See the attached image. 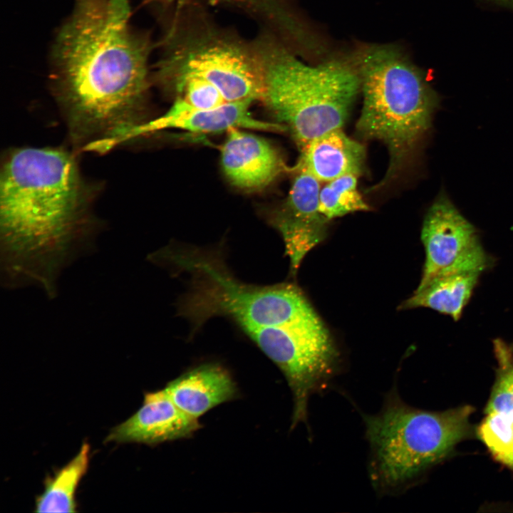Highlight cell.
Segmentation results:
<instances>
[{
  "mask_svg": "<svg viewBox=\"0 0 513 513\" xmlns=\"http://www.w3.org/2000/svg\"><path fill=\"white\" fill-rule=\"evenodd\" d=\"M130 17L129 0H75L53 45V88L87 148L116 145L142 123L151 46Z\"/></svg>",
  "mask_w": 513,
  "mask_h": 513,
  "instance_id": "obj_1",
  "label": "cell"
},
{
  "mask_svg": "<svg viewBox=\"0 0 513 513\" xmlns=\"http://www.w3.org/2000/svg\"><path fill=\"white\" fill-rule=\"evenodd\" d=\"M84 183L73 157L56 148L11 151L0 174L4 285L56 296L62 270L92 245Z\"/></svg>",
  "mask_w": 513,
  "mask_h": 513,
  "instance_id": "obj_2",
  "label": "cell"
},
{
  "mask_svg": "<svg viewBox=\"0 0 513 513\" xmlns=\"http://www.w3.org/2000/svg\"><path fill=\"white\" fill-rule=\"evenodd\" d=\"M252 43L262 70V101L301 151L314 138L343 126L361 88L353 55L309 66L272 33Z\"/></svg>",
  "mask_w": 513,
  "mask_h": 513,
  "instance_id": "obj_3",
  "label": "cell"
},
{
  "mask_svg": "<svg viewBox=\"0 0 513 513\" xmlns=\"http://www.w3.org/2000/svg\"><path fill=\"white\" fill-rule=\"evenodd\" d=\"M353 56L361 78L363 107L356 123L364 139L382 142L389 153L380 188L397 177L431 125L438 97L422 71L398 46H359Z\"/></svg>",
  "mask_w": 513,
  "mask_h": 513,
  "instance_id": "obj_4",
  "label": "cell"
},
{
  "mask_svg": "<svg viewBox=\"0 0 513 513\" xmlns=\"http://www.w3.org/2000/svg\"><path fill=\"white\" fill-rule=\"evenodd\" d=\"M470 406L434 412L412 408L389 394L382 410L364 415L370 477L383 494L405 490L470 433Z\"/></svg>",
  "mask_w": 513,
  "mask_h": 513,
  "instance_id": "obj_5",
  "label": "cell"
},
{
  "mask_svg": "<svg viewBox=\"0 0 513 513\" xmlns=\"http://www.w3.org/2000/svg\"><path fill=\"white\" fill-rule=\"evenodd\" d=\"M157 77L164 84L197 78L227 102L263 100L262 70L253 43L205 21L175 18L163 41Z\"/></svg>",
  "mask_w": 513,
  "mask_h": 513,
  "instance_id": "obj_6",
  "label": "cell"
},
{
  "mask_svg": "<svg viewBox=\"0 0 513 513\" xmlns=\"http://www.w3.org/2000/svg\"><path fill=\"white\" fill-rule=\"evenodd\" d=\"M421 240L425 261L418 287L440 275L482 274L489 266L490 259L480 242L475 228L443 194L435 200L425 215Z\"/></svg>",
  "mask_w": 513,
  "mask_h": 513,
  "instance_id": "obj_7",
  "label": "cell"
},
{
  "mask_svg": "<svg viewBox=\"0 0 513 513\" xmlns=\"http://www.w3.org/2000/svg\"><path fill=\"white\" fill-rule=\"evenodd\" d=\"M286 201L270 216V223L284 241L292 275L306 255L326 237L329 221L319 209V182L297 167Z\"/></svg>",
  "mask_w": 513,
  "mask_h": 513,
  "instance_id": "obj_8",
  "label": "cell"
},
{
  "mask_svg": "<svg viewBox=\"0 0 513 513\" xmlns=\"http://www.w3.org/2000/svg\"><path fill=\"white\" fill-rule=\"evenodd\" d=\"M252 102L249 100L227 102L214 109H202L177 97L167 112L133 128L127 135L126 140L165 129H180L198 133L227 132L232 128L271 132L287 130L286 127L281 123L254 118L249 112Z\"/></svg>",
  "mask_w": 513,
  "mask_h": 513,
  "instance_id": "obj_9",
  "label": "cell"
},
{
  "mask_svg": "<svg viewBox=\"0 0 513 513\" xmlns=\"http://www.w3.org/2000/svg\"><path fill=\"white\" fill-rule=\"evenodd\" d=\"M200 428L199 420L180 409L162 389L146 393L142 406L113 428L105 441L157 445L189 438Z\"/></svg>",
  "mask_w": 513,
  "mask_h": 513,
  "instance_id": "obj_10",
  "label": "cell"
},
{
  "mask_svg": "<svg viewBox=\"0 0 513 513\" xmlns=\"http://www.w3.org/2000/svg\"><path fill=\"white\" fill-rule=\"evenodd\" d=\"M232 128L221 147L224 175L234 186L258 190L269 185L285 170L276 150L266 140Z\"/></svg>",
  "mask_w": 513,
  "mask_h": 513,
  "instance_id": "obj_11",
  "label": "cell"
},
{
  "mask_svg": "<svg viewBox=\"0 0 513 513\" xmlns=\"http://www.w3.org/2000/svg\"><path fill=\"white\" fill-rule=\"evenodd\" d=\"M163 389L180 409L197 419L233 400L238 393L229 372L214 363L192 368L170 381Z\"/></svg>",
  "mask_w": 513,
  "mask_h": 513,
  "instance_id": "obj_12",
  "label": "cell"
},
{
  "mask_svg": "<svg viewBox=\"0 0 513 513\" xmlns=\"http://www.w3.org/2000/svg\"><path fill=\"white\" fill-rule=\"evenodd\" d=\"M301 154L297 167L318 182H328L347 175L358 177L364 170V146L348 137L341 128L314 138Z\"/></svg>",
  "mask_w": 513,
  "mask_h": 513,
  "instance_id": "obj_13",
  "label": "cell"
},
{
  "mask_svg": "<svg viewBox=\"0 0 513 513\" xmlns=\"http://www.w3.org/2000/svg\"><path fill=\"white\" fill-rule=\"evenodd\" d=\"M481 273L464 272L440 275L425 285L418 287L401 308H429L448 315L454 321L460 318Z\"/></svg>",
  "mask_w": 513,
  "mask_h": 513,
  "instance_id": "obj_14",
  "label": "cell"
},
{
  "mask_svg": "<svg viewBox=\"0 0 513 513\" xmlns=\"http://www.w3.org/2000/svg\"><path fill=\"white\" fill-rule=\"evenodd\" d=\"M90 446L83 442L78 454L65 466L48 477L43 492L36 499V512H76V492L86 474Z\"/></svg>",
  "mask_w": 513,
  "mask_h": 513,
  "instance_id": "obj_15",
  "label": "cell"
},
{
  "mask_svg": "<svg viewBox=\"0 0 513 513\" xmlns=\"http://www.w3.org/2000/svg\"><path fill=\"white\" fill-rule=\"evenodd\" d=\"M357 178L354 175L341 176L328 182L320 190L319 209L328 220L370 209L358 191Z\"/></svg>",
  "mask_w": 513,
  "mask_h": 513,
  "instance_id": "obj_16",
  "label": "cell"
},
{
  "mask_svg": "<svg viewBox=\"0 0 513 513\" xmlns=\"http://www.w3.org/2000/svg\"><path fill=\"white\" fill-rule=\"evenodd\" d=\"M477 434L495 459L513 468V419L499 413H488Z\"/></svg>",
  "mask_w": 513,
  "mask_h": 513,
  "instance_id": "obj_17",
  "label": "cell"
},
{
  "mask_svg": "<svg viewBox=\"0 0 513 513\" xmlns=\"http://www.w3.org/2000/svg\"><path fill=\"white\" fill-rule=\"evenodd\" d=\"M499 368L494 385L485 410L499 413L513 419V362L512 352L501 340L494 342Z\"/></svg>",
  "mask_w": 513,
  "mask_h": 513,
  "instance_id": "obj_18",
  "label": "cell"
},
{
  "mask_svg": "<svg viewBox=\"0 0 513 513\" xmlns=\"http://www.w3.org/2000/svg\"><path fill=\"white\" fill-rule=\"evenodd\" d=\"M163 5L175 8L187 6L197 0H153ZM200 1V0H199ZM209 2L227 4L240 8L261 19L271 28L282 26L288 20L290 11L282 0H204Z\"/></svg>",
  "mask_w": 513,
  "mask_h": 513,
  "instance_id": "obj_19",
  "label": "cell"
},
{
  "mask_svg": "<svg viewBox=\"0 0 513 513\" xmlns=\"http://www.w3.org/2000/svg\"><path fill=\"white\" fill-rule=\"evenodd\" d=\"M168 86L178 93L177 97L197 108L214 109L227 103L217 88L202 80L187 78Z\"/></svg>",
  "mask_w": 513,
  "mask_h": 513,
  "instance_id": "obj_20",
  "label": "cell"
},
{
  "mask_svg": "<svg viewBox=\"0 0 513 513\" xmlns=\"http://www.w3.org/2000/svg\"><path fill=\"white\" fill-rule=\"evenodd\" d=\"M504 6L513 9V0H492Z\"/></svg>",
  "mask_w": 513,
  "mask_h": 513,
  "instance_id": "obj_21",
  "label": "cell"
},
{
  "mask_svg": "<svg viewBox=\"0 0 513 513\" xmlns=\"http://www.w3.org/2000/svg\"><path fill=\"white\" fill-rule=\"evenodd\" d=\"M512 362H513V352H512Z\"/></svg>",
  "mask_w": 513,
  "mask_h": 513,
  "instance_id": "obj_22",
  "label": "cell"
}]
</instances>
